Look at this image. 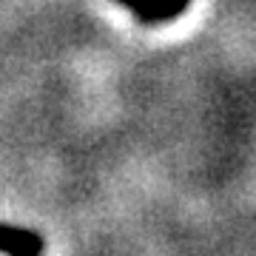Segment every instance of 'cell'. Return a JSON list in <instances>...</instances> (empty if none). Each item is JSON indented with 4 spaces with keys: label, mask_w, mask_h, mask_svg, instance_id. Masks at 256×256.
Masks as SVG:
<instances>
[{
    "label": "cell",
    "mask_w": 256,
    "mask_h": 256,
    "mask_svg": "<svg viewBox=\"0 0 256 256\" xmlns=\"http://www.w3.org/2000/svg\"><path fill=\"white\" fill-rule=\"evenodd\" d=\"M114 3L131 9L142 26H160V23H171V20L182 18L191 0H114Z\"/></svg>",
    "instance_id": "6da1fadb"
},
{
    "label": "cell",
    "mask_w": 256,
    "mask_h": 256,
    "mask_svg": "<svg viewBox=\"0 0 256 256\" xmlns=\"http://www.w3.org/2000/svg\"><path fill=\"white\" fill-rule=\"evenodd\" d=\"M46 239L37 230L14 228V225H0V254L6 256H43Z\"/></svg>",
    "instance_id": "7a4b0ae2"
}]
</instances>
